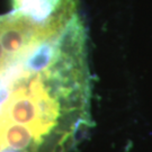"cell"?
I'll list each match as a JSON object with an SVG mask.
<instances>
[{
    "label": "cell",
    "mask_w": 152,
    "mask_h": 152,
    "mask_svg": "<svg viewBox=\"0 0 152 152\" xmlns=\"http://www.w3.org/2000/svg\"><path fill=\"white\" fill-rule=\"evenodd\" d=\"M0 15V152H71L92 124L78 0H11Z\"/></svg>",
    "instance_id": "6da1fadb"
}]
</instances>
